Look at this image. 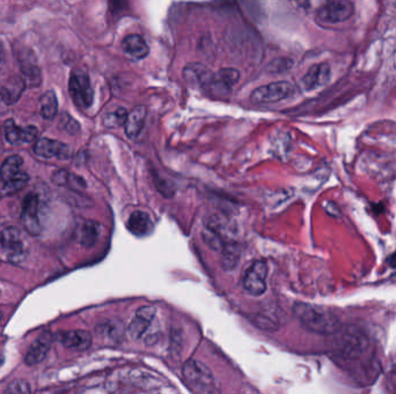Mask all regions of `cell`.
<instances>
[{"mask_svg": "<svg viewBox=\"0 0 396 394\" xmlns=\"http://www.w3.org/2000/svg\"><path fill=\"white\" fill-rule=\"evenodd\" d=\"M100 235H101V225L93 220H87L80 228L79 243L85 248H93L98 243Z\"/></svg>", "mask_w": 396, "mask_h": 394, "instance_id": "obj_22", "label": "cell"}, {"mask_svg": "<svg viewBox=\"0 0 396 394\" xmlns=\"http://www.w3.org/2000/svg\"><path fill=\"white\" fill-rule=\"evenodd\" d=\"M3 320V313H1V310H0V320Z\"/></svg>", "mask_w": 396, "mask_h": 394, "instance_id": "obj_34", "label": "cell"}, {"mask_svg": "<svg viewBox=\"0 0 396 394\" xmlns=\"http://www.w3.org/2000/svg\"><path fill=\"white\" fill-rule=\"evenodd\" d=\"M0 254H5L7 261L19 263L25 256L23 241L19 230L8 227L0 232Z\"/></svg>", "mask_w": 396, "mask_h": 394, "instance_id": "obj_9", "label": "cell"}, {"mask_svg": "<svg viewBox=\"0 0 396 394\" xmlns=\"http://www.w3.org/2000/svg\"><path fill=\"white\" fill-rule=\"evenodd\" d=\"M182 376L193 391L198 393H216V379L209 367L197 360H188L182 367Z\"/></svg>", "mask_w": 396, "mask_h": 394, "instance_id": "obj_3", "label": "cell"}, {"mask_svg": "<svg viewBox=\"0 0 396 394\" xmlns=\"http://www.w3.org/2000/svg\"><path fill=\"white\" fill-rule=\"evenodd\" d=\"M333 348L334 352L345 360H355L366 353L370 347L369 338L365 333L355 326H340L338 332H335Z\"/></svg>", "mask_w": 396, "mask_h": 394, "instance_id": "obj_2", "label": "cell"}, {"mask_svg": "<svg viewBox=\"0 0 396 394\" xmlns=\"http://www.w3.org/2000/svg\"><path fill=\"white\" fill-rule=\"evenodd\" d=\"M222 266L225 270H233L239 264L241 249L234 242H227L222 249Z\"/></svg>", "mask_w": 396, "mask_h": 394, "instance_id": "obj_24", "label": "cell"}, {"mask_svg": "<svg viewBox=\"0 0 396 394\" xmlns=\"http://www.w3.org/2000/svg\"><path fill=\"white\" fill-rule=\"evenodd\" d=\"M293 313L305 329L320 336H333L342 326L340 318L324 306L299 302L293 306Z\"/></svg>", "mask_w": 396, "mask_h": 394, "instance_id": "obj_1", "label": "cell"}, {"mask_svg": "<svg viewBox=\"0 0 396 394\" xmlns=\"http://www.w3.org/2000/svg\"><path fill=\"white\" fill-rule=\"evenodd\" d=\"M4 134L11 145H21L35 140L39 131L32 125L26 127L18 126L13 119H7L4 124Z\"/></svg>", "mask_w": 396, "mask_h": 394, "instance_id": "obj_14", "label": "cell"}, {"mask_svg": "<svg viewBox=\"0 0 396 394\" xmlns=\"http://www.w3.org/2000/svg\"><path fill=\"white\" fill-rule=\"evenodd\" d=\"M184 78L191 87L207 91L212 81L213 73L203 64L190 63L184 67Z\"/></svg>", "mask_w": 396, "mask_h": 394, "instance_id": "obj_13", "label": "cell"}, {"mask_svg": "<svg viewBox=\"0 0 396 394\" xmlns=\"http://www.w3.org/2000/svg\"><path fill=\"white\" fill-rule=\"evenodd\" d=\"M128 229L137 237L148 236L153 230L151 216L143 211H134L129 216Z\"/></svg>", "mask_w": 396, "mask_h": 394, "instance_id": "obj_19", "label": "cell"}, {"mask_svg": "<svg viewBox=\"0 0 396 394\" xmlns=\"http://www.w3.org/2000/svg\"><path fill=\"white\" fill-rule=\"evenodd\" d=\"M4 63H5V49L3 43L0 41V72L3 70Z\"/></svg>", "mask_w": 396, "mask_h": 394, "instance_id": "obj_30", "label": "cell"}, {"mask_svg": "<svg viewBox=\"0 0 396 394\" xmlns=\"http://www.w3.org/2000/svg\"><path fill=\"white\" fill-rule=\"evenodd\" d=\"M388 263H390V266L396 268V252H394V254L390 256V259H388Z\"/></svg>", "mask_w": 396, "mask_h": 394, "instance_id": "obj_31", "label": "cell"}, {"mask_svg": "<svg viewBox=\"0 0 396 394\" xmlns=\"http://www.w3.org/2000/svg\"><path fill=\"white\" fill-rule=\"evenodd\" d=\"M19 60L21 64V71L26 77L27 84H30V86H39L41 81V72L34 60V55L23 57V58L19 57Z\"/></svg>", "mask_w": 396, "mask_h": 394, "instance_id": "obj_25", "label": "cell"}, {"mask_svg": "<svg viewBox=\"0 0 396 394\" xmlns=\"http://www.w3.org/2000/svg\"><path fill=\"white\" fill-rule=\"evenodd\" d=\"M69 89L73 101L82 109H89L92 107L94 101V91H93L89 75L82 70H76L71 73L69 81Z\"/></svg>", "mask_w": 396, "mask_h": 394, "instance_id": "obj_4", "label": "cell"}, {"mask_svg": "<svg viewBox=\"0 0 396 394\" xmlns=\"http://www.w3.org/2000/svg\"><path fill=\"white\" fill-rule=\"evenodd\" d=\"M51 342H53V336L49 332L42 333L32 343L30 350L27 352L26 356H25V362L27 365L32 367V365H39V362H42L49 352Z\"/></svg>", "mask_w": 396, "mask_h": 394, "instance_id": "obj_18", "label": "cell"}, {"mask_svg": "<svg viewBox=\"0 0 396 394\" xmlns=\"http://www.w3.org/2000/svg\"><path fill=\"white\" fill-rule=\"evenodd\" d=\"M23 164V157L13 155L6 159L0 168V177L10 192L23 189L30 180V176L21 170Z\"/></svg>", "mask_w": 396, "mask_h": 394, "instance_id": "obj_5", "label": "cell"}, {"mask_svg": "<svg viewBox=\"0 0 396 394\" xmlns=\"http://www.w3.org/2000/svg\"><path fill=\"white\" fill-rule=\"evenodd\" d=\"M157 315V309L151 306H141L134 313V318L128 326V334L132 339H141Z\"/></svg>", "mask_w": 396, "mask_h": 394, "instance_id": "obj_11", "label": "cell"}, {"mask_svg": "<svg viewBox=\"0 0 396 394\" xmlns=\"http://www.w3.org/2000/svg\"><path fill=\"white\" fill-rule=\"evenodd\" d=\"M21 221L30 235L37 236L42 230L39 220V200L37 193H30L23 200Z\"/></svg>", "mask_w": 396, "mask_h": 394, "instance_id": "obj_10", "label": "cell"}, {"mask_svg": "<svg viewBox=\"0 0 396 394\" xmlns=\"http://www.w3.org/2000/svg\"><path fill=\"white\" fill-rule=\"evenodd\" d=\"M295 3L298 4L299 6H302V7L309 6V0H295Z\"/></svg>", "mask_w": 396, "mask_h": 394, "instance_id": "obj_32", "label": "cell"}, {"mask_svg": "<svg viewBox=\"0 0 396 394\" xmlns=\"http://www.w3.org/2000/svg\"><path fill=\"white\" fill-rule=\"evenodd\" d=\"M240 80V72L236 69H222L213 74L212 81L207 91L219 94V93H229V91L238 84Z\"/></svg>", "mask_w": 396, "mask_h": 394, "instance_id": "obj_16", "label": "cell"}, {"mask_svg": "<svg viewBox=\"0 0 396 394\" xmlns=\"http://www.w3.org/2000/svg\"><path fill=\"white\" fill-rule=\"evenodd\" d=\"M268 266L265 261H255L245 272L243 289L252 296H261L267 290Z\"/></svg>", "mask_w": 396, "mask_h": 394, "instance_id": "obj_6", "label": "cell"}, {"mask_svg": "<svg viewBox=\"0 0 396 394\" xmlns=\"http://www.w3.org/2000/svg\"><path fill=\"white\" fill-rule=\"evenodd\" d=\"M146 114L148 111L143 105L136 107L132 112H129L124 123L125 134L128 136L129 139H136L141 134L144 127Z\"/></svg>", "mask_w": 396, "mask_h": 394, "instance_id": "obj_21", "label": "cell"}, {"mask_svg": "<svg viewBox=\"0 0 396 394\" xmlns=\"http://www.w3.org/2000/svg\"><path fill=\"white\" fill-rule=\"evenodd\" d=\"M34 150L39 157H44V159L57 157L59 160H68L72 157V150L69 145L58 140L48 139V138L39 139L35 145Z\"/></svg>", "mask_w": 396, "mask_h": 394, "instance_id": "obj_12", "label": "cell"}, {"mask_svg": "<svg viewBox=\"0 0 396 394\" xmlns=\"http://www.w3.org/2000/svg\"><path fill=\"white\" fill-rule=\"evenodd\" d=\"M41 103V114L46 119H53L58 112V102L53 91H48L42 95L39 100Z\"/></svg>", "mask_w": 396, "mask_h": 394, "instance_id": "obj_26", "label": "cell"}, {"mask_svg": "<svg viewBox=\"0 0 396 394\" xmlns=\"http://www.w3.org/2000/svg\"><path fill=\"white\" fill-rule=\"evenodd\" d=\"M295 88L288 81H277L254 89L250 100L255 103H276L293 94Z\"/></svg>", "mask_w": 396, "mask_h": 394, "instance_id": "obj_7", "label": "cell"}, {"mask_svg": "<svg viewBox=\"0 0 396 394\" xmlns=\"http://www.w3.org/2000/svg\"><path fill=\"white\" fill-rule=\"evenodd\" d=\"M26 84L20 78H12L0 89V98L5 102V105H12L19 101Z\"/></svg>", "mask_w": 396, "mask_h": 394, "instance_id": "obj_23", "label": "cell"}, {"mask_svg": "<svg viewBox=\"0 0 396 394\" xmlns=\"http://www.w3.org/2000/svg\"><path fill=\"white\" fill-rule=\"evenodd\" d=\"M122 48L125 55L132 59H143L150 53L148 43L138 34L125 36L122 43Z\"/></svg>", "mask_w": 396, "mask_h": 394, "instance_id": "obj_20", "label": "cell"}, {"mask_svg": "<svg viewBox=\"0 0 396 394\" xmlns=\"http://www.w3.org/2000/svg\"><path fill=\"white\" fill-rule=\"evenodd\" d=\"M127 117H128V111L125 110L124 107H118L106 117L105 124L109 127L121 126L124 125Z\"/></svg>", "mask_w": 396, "mask_h": 394, "instance_id": "obj_27", "label": "cell"}, {"mask_svg": "<svg viewBox=\"0 0 396 394\" xmlns=\"http://www.w3.org/2000/svg\"><path fill=\"white\" fill-rule=\"evenodd\" d=\"M70 176H71V173H70L69 171H66V170H58V171L53 173V179L58 185H68Z\"/></svg>", "mask_w": 396, "mask_h": 394, "instance_id": "obj_29", "label": "cell"}, {"mask_svg": "<svg viewBox=\"0 0 396 394\" xmlns=\"http://www.w3.org/2000/svg\"><path fill=\"white\" fill-rule=\"evenodd\" d=\"M6 393L8 394H18V393H30V386L26 381L23 379H17V381H12L8 388H6Z\"/></svg>", "mask_w": 396, "mask_h": 394, "instance_id": "obj_28", "label": "cell"}, {"mask_svg": "<svg viewBox=\"0 0 396 394\" xmlns=\"http://www.w3.org/2000/svg\"><path fill=\"white\" fill-rule=\"evenodd\" d=\"M354 13V4L350 0H333L321 7L318 15L324 22L338 23L350 19Z\"/></svg>", "mask_w": 396, "mask_h": 394, "instance_id": "obj_8", "label": "cell"}, {"mask_svg": "<svg viewBox=\"0 0 396 394\" xmlns=\"http://www.w3.org/2000/svg\"><path fill=\"white\" fill-rule=\"evenodd\" d=\"M331 66L328 65L327 63L315 64L305 74L302 84L307 91H314L319 87L327 85L331 80Z\"/></svg>", "mask_w": 396, "mask_h": 394, "instance_id": "obj_17", "label": "cell"}, {"mask_svg": "<svg viewBox=\"0 0 396 394\" xmlns=\"http://www.w3.org/2000/svg\"><path fill=\"white\" fill-rule=\"evenodd\" d=\"M57 339L64 347L75 350H87L92 346V336L87 331L75 329V331H65L57 334Z\"/></svg>", "mask_w": 396, "mask_h": 394, "instance_id": "obj_15", "label": "cell"}, {"mask_svg": "<svg viewBox=\"0 0 396 394\" xmlns=\"http://www.w3.org/2000/svg\"><path fill=\"white\" fill-rule=\"evenodd\" d=\"M4 362H5V358H4V356L0 355V367L4 365Z\"/></svg>", "mask_w": 396, "mask_h": 394, "instance_id": "obj_33", "label": "cell"}]
</instances>
